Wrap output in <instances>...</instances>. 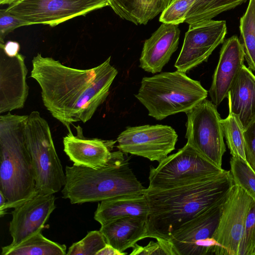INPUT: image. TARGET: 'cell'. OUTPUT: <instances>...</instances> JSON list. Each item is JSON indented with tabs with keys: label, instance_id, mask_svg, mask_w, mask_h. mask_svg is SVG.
<instances>
[{
	"label": "cell",
	"instance_id": "1",
	"mask_svg": "<svg viewBox=\"0 0 255 255\" xmlns=\"http://www.w3.org/2000/svg\"><path fill=\"white\" fill-rule=\"evenodd\" d=\"M30 76L39 84L44 105L71 131L75 122L89 121L107 99L118 74L111 56L92 68L79 69L38 53L32 60Z\"/></svg>",
	"mask_w": 255,
	"mask_h": 255
},
{
	"label": "cell",
	"instance_id": "2",
	"mask_svg": "<svg viewBox=\"0 0 255 255\" xmlns=\"http://www.w3.org/2000/svg\"><path fill=\"white\" fill-rule=\"evenodd\" d=\"M234 182L230 171L174 188H145L149 207L146 238L169 240L183 224L225 200Z\"/></svg>",
	"mask_w": 255,
	"mask_h": 255
},
{
	"label": "cell",
	"instance_id": "3",
	"mask_svg": "<svg viewBox=\"0 0 255 255\" xmlns=\"http://www.w3.org/2000/svg\"><path fill=\"white\" fill-rule=\"evenodd\" d=\"M124 154L119 150L113 151L108 162L98 169L66 166L62 197L74 204L144 193L145 188L134 175Z\"/></svg>",
	"mask_w": 255,
	"mask_h": 255
},
{
	"label": "cell",
	"instance_id": "4",
	"mask_svg": "<svg viewBox=\"0 0 255 255\" xmlns=\"http://www.w3.org/2000/svg\"><path fill=\"white\" fill-rule=\"evenodd\" d=\"M27 115L0 116V192L7 201L0 216L38 193L31 157L26 147L24 126Z\"/></svg>",
	"mask_w": 255,
	"mask_h": 255
},
{
	"label": "cell",
	"instance_id": "5",
	"mask_svg": "<svg viewBox=\"0 0 255 255\" xmlns=\"http://www.w3.org/2000/svg\"><path fill=\"white\" fill-rule=\"evenodd\" d=\"M208 96L200 82L177 70L144 77L135 98L157 120L181 112L186 113Z\"/></svg>",
	"mask_w": 255,
	"mask_h": 255
},
{
	"label": "cell",
	"instance_id": "6",
	"mask_svg": "<svg viewBox=\"0 0 255 255\" xmlns=\"http://www.w3.org/2000/svg\"><path fill=\"white\" fill-rule=\"evenodd\" d=\"M24 135L32 161L37 192L47 195L59 192L65 184V173L57 153L49 126L38 111L27 115Z\"/></svg>",
	"mask_w": 255,
	"mask_h": 255
},
{
	"label": "cell",
	"instance_id": "7",
	"mask_svg": "<svg viewBox=\"0 0 255 255\" xmlns=\"http://www.w3.org/2000/svg\"><path fill=\"white\" fill-rule=\"evenodd\" d=\"M224 170L187 143L157 167L150 166L148 188L164 189L191 184L216 175Z\"/></svg>",
	"mask_w": 255,
	"mask_h": 255
},
{
	"label": "cell",
	"instance_id": "8",
	"mask_svg": "<svg viewBox=\"0 0 255 255\" xmlns=\"http://www.w3.org/2000/svg\"><path fill=\"white\" fill-rule=\"evenodd\" d=\"M186 114L187 143L208 161L222 168L226 146L217 106L206 99Z\"/></svg>",
	"mask_w": 255,
	"mask_h": 255
},
{
	"label": "cell",
	"instance_id": "9",
	"mask_svg": "<svg viewBox=\"0 0 255 255\" xmlns=\"http://www.w3.org/2000/svg\"><path fill=\"white\" fill-rule=\"evenodd\" d=\"M107 6L108 0H21L9 5L6 10L29 25L54 27Z\"/></svg>",
	"mask_w": 255,
	"mask_h": 255
},
{
	"label": "cell",
	"instance_id": "10",
	"mask_svg": "<svg viewBox=\"0 0 255 255\" xmlns=\"http://www.w3.org/2000/svg\"><path fill=\"white\" fill-rule=\"evenodd\" d=\"M178 135L167 125H146L126 128L118 136L117 146L125 154L162 161L175 149Z\"/></svg>",
	"mask_w": 255,
	"mask_h": 255
},
{
	"label": "cell",
	"instance_id": "11",
	"mask_svg": "<svg viewBox=\"0 0 255 255\" xmlns=\"http://www.w3.org/2000/svg\"><path fill=\"white\" fill-rule=\"evenodd\" d=\"M225 201L203 212L174 232L169 240L177 255H217L219 245L213 236Z\"/></svg>",
	"mask_w": 255,
	"mask_h": 255
},
{
	"label": "cell",
	"instance_id": "12",
	"mask_svg": "<svg viewBox=\"0 0 255 255\" xmlns=\"http://www.w3.org/2000/svg\"><path fill=\"white\" fill-rule=\"evenodd\" d=\"M255 201L234 183L224 203L213 236L219 245L217 255H239L246 218Z\"/></svg>",
	"mask_w": 255,
	"mask_h": 255
},
{
	"label": "cell",
	"instance_id": "13",
	"mask_svg": "<svg viewBox=\"0 0 255 255\" xmlns=\"http://www.w3.org/2000/svg\"><path fill=\"white\" fill-rule=\"evenodd\" d=\"M226 33L224 20L211 19L189 24L175 67L187 73L206 61L215 49L224 42Z\"/></svg>",
	"mask_w": 255,
	"mask_h": 255
},
{
	"label": "cell",
	"instance_id": "14",
	"mask_svg": "<svg viewBox=\"0 0 255 255\" xmlns=\"http://www.w3.org/2000/svg\"><path fill=\"white\" fill-rule=\"evenodd\" d=\"M53 194L36 195L16 207L11 212L9 231L14 247L41 232L50 215L56 208Z\"/></svg>",
	"mask_w": 255,
	"mask_h": 255
},
{
	"label": "cell",
	"instance_id": "15",
	"mask_svg": "<svg viewBox=\"0 0 255 255\" xmlns=\"http://www.w3.org/2000/svg\"><path fill=\"white\" fill-rule=\"evenodd\" d=\"M24 56L9 57L0 47V113L23 108L28 95Z\"/></svg>",
	"mask_w": 255,
	"mask_h": 255
},
{
	"label": "cell",
	"instance_id": "16",
	"mask_svg": "<svg viewBox=\"0 0 255 255\" xmlns=\"http://www.w3.org/2000/svg\"><path fill=\"white\" fill-rule=\"evenodd\" d=\"M75 128L76 135L68 131L63 139L64 151L73 165L93 169L105 166L111 159L117 141L86 137L79 125Z\"/></svg>",
	"mask_w": 255,
	"mask_h": 255
},
{
	"label": "cell",
	"instance_id": "17",
	"mask_svg": "<svg viewBox=\"0 0 255 255\" xmlns=\"http://www.w3.org/2000/svg\"><path fill=\"white\" fill-rule=\"evenodd\" d=\"M245 52L241 42L233 36L223 43L209 90L211 101L217 107L227 97L229 89L244 64Z\"/></svg>",
	"mask_w": 255,
	"mask_h": 255
},
{
	"label": "cell",
	"instance_id": "18",
	"mask_svg": "<svg viewBox=\"0 0 255 255\" xmlns=\"http://www.w3.org/2000/svg\"><path fill=\"white\" fill-rule=\"evenodd\" d=\"M180 31L178 25L163 23L145 40L139 67L152 74L160 72L177 49Z\"/></svg>",
	"mask_w": 255,
	"mask_h": 255
},
{
	"label": "cell",
	"instance_id": "19",
	"mask_svg": "<svg viewBox=\"0 0 255 255\" xmlns=\"http://www.w3.org/2000/svg\"><path fill=\"white\" fill-rule=\"evenodd\" d=\"M229 111L236 114L245 129L255 120V75L243 65L228 93Z\"/></svg>",
	"mask_w": 255,
	"mask_h": 255
},
{
	"label": "cell",
	"instance_id": "20",
	"mask_svg": "<svg viewBox=\"0 0 255 255\" xmlns=\"http://www.w3.org/2000/svg\"><path fill=\"white\" fill-rule=\"evenodd\" d=\"M147 221V218L128 216L101 225L100 231L107 244L125 252L138 241L146 238Z\"/></svg>",
	"mask_w": 255,
	"mask_h": 255
},
{
	"label": "cell",
	"instance_id": "21",
	"mask_svg": "<svg viewBox=\"0 0 255 255\" xmlns=\"http://www.w3.org/2000/svg\"><path fill=\"white\" fill-rule=\"evenodd\" d=\"M149 207L144 193L124 196L101 201L94 213V219L101 225L114 220L135 216L148 219Z\"/></svg>",
	"mask_w": 255,
	"mask_h": 255
},
{
	"label": "cell",
	"instance_id": "22",
	"mask_svg": "<svg viewBox=\"0 0 255 255\" xmlns=\"http://www.w3.org/2000/svg\"><path fill=\"white\" fill-rule=\"evenodd\" d=\"M66 246L45 238L39 232L14 247H2L1 255H65Z\"/></svg>",
	"mask_w": 255,
	"mask_h": 255
},
{
	"label": "cell",
	"instance_id": "23",
	"mask_svg": "<svg viewBox=\"0 0 255 255\" xmlns=\"http://www.w3.org/2000/svg\"><path fill=\"white\" fill-rule=\"evenodd\" d=\"M247 0H195L185 22L191 24L212 19L220 13L235 8Z\"/></svg>",
	"mask_w": 255,
	"mask_h": 255
},
{
	"label": "cell",
	"instance_id": "24",
	"mask_svg": "<svg viewBox=\"0 0 255 255\" xmlns=\"http://www.w3.org/2000/svg\"><path fill=\"white\" fill-rule=\"evenodd\" d=\"M224 136L232 157L247 163L245 153V129L239 117L229 111L228 116L221 119Z\"/></svg>",
	"mask_w": 255,
	"mask_h": 255
},
{
	"label": "cell",
	"instance_id": "25",
	"mask_svg": "<svg viewBox=\"0 0 255 255\" xmlns=\"http://www.w3.org/2000/svg\"><path fill=\"white\" fill-rule=\"evenodd\" d=\"M240 29L245 58L249 68L255 71V0H249L240 19Z\"/></svg>",
	"mask_w": 255,
	"mask_h": 255
},
{
	"label": "cell",
	"instance_id": "26",
	"mask_svg": "<svg viewBox=\"0 0 255 255\" xmlns=\"http://www.w3.org/2000/svg\"><path fill=\"white\" fill-rule=\"evenodd\" d=\"M231 173L234 183L243 189L255 200V173L243 160L232 157Z\"/></svg>",
	"mask_w": 255,
	"mask_h": 255
},
{
	"label": "cell",
	"instance_id": "27",
	"mask_svg": "<svg viewBox=\"0 0 255 255\" xmlns=\"http://www.w3.org/2000/svg\"><path fill=\"white\" fill-rule=\"evenodd\" d=\"M107 242L99 231H92L79 242L73 243L68 249L67 255H96Z\"/></svg>",
	"mask_w": 255,
	"mask_h": 255
},
{
	"label": "cell",
	"instance_id": "28",
	"mask_svg": "<svg viewBox=\"0 0 255 255\" xmlns=\"http://www.w3.org/2000/svg\"><path fill=\"white\" fill-rule=\"evenodd\" d=\"M195 0H174L162 11L159 21L163 23L178 25L186 16Z\"/></svg>",
	"mask_w": 255,
	"mask_h": 255
},
{
	"label": "cell",
	"instance_id": "29",
	"mask_svg": "<svg viewBox=\"0 0 255 255\" xmlns=\"http://www.w3.org/2000/svg\"><path fill=\"white\" fill-rule=\"evenodd\" d=\"M114 12L121 18L137 25L141 19L140 0H108Z\"/></svg>",
	"mask_w": 255,
	"mask_h": 255
},
{
	"label": "cell",
	"instance_id": "30",
	"mask_svg": "<svg viewBox=\"0 0 255 255\" xmlns=\"http://www.w3.org/2000/svg\"><path fill=\"white\" fill-rule=\"evenodd\" d=\"M255 250V201L252 205L245 222L239 255H254Z\"/></svg>",
	"mask_w": 255,
	"mask_h": 255
},
{
	"label": "cell",
	"instance_id": "31",
	"mask_svg": "<svg viewBox=\"0 0 255 255\" xmlns=\"http://www.w3.org/2000/svg\"><path fill=\"white\" fill-rule=\"evenodd\" d=\"M155 239L156 242L150 241L144 247L136 244L129 254L131 255H177L172 243L169 240L160 238Z\"/></svg>",
	"mask_w": 255,
	"mask_h": 255
},
{
	"label": "cell",
	"instance_id": "32",
	"mask_svg": "<svg viewBox=\"0 0 255 255\" xmlns=\"http://www.w3.org/2000/svg\"><path fill=\"white\" fill-rule=\"evenodd\" d=\"M29 25L28 22L7 11L5 9L0 10V44H4L5 37L15 29Z\"/></svg>",
	"mask_w": 255,
	"mask_h": 255
},
{
	"label": "cell",
	"instance_id": "33",
	"mask_svg": "<svg viewBox=\"0 0 255 255\" xmlns=\"http://www.w3.org/2000/svg\"><path fill=\"white\" fill-rule=\"evenodd\" d=\"M141 19L140 24H146L149 20L168 6L170 0H140Z\"/></svg>",
	"mask_w": 255,
	"mask_h": 255
},
{
	"label": "cell",
	"instance_id": "34",
	"mask_svg": "<svg viewBox=\"0 0 255 255\" xmlns=\"http://www.w3.org/2000/svg\"><path fill=\"white\" fill-rule=\"evenodd\" d=\"M246 161L255 173V120L244 130Z\"/></svg>",
	"mask_w": 255,
	"mask_h": 255
},
{
	"label": "cell",
	"instance_id": "35",
	"mask_svg": "<svg viewBox=\"0 0 255 255\" xmlns=\"http://www.w3.org/2000/svg\"><path fill=\"white\" fill-rule=\"evenodd\" d=\"M0 47L3 49L5 54L9 57L16 56L20 50L19 43L14 41H8L4 44H0Z\"/></svg>",
	"mask_w": 255,
	"mask_h": 255
},
{
	"label": "cell",
	"instance_id": "36",
	"mask_svg": "<svg viewBox=\"0 0 255 255\" xmlns=\"http://www.w3.org/2000/svg\"><path fill=\"white\" fill-rule=\"evenodd\" d=\"M128 253L121 252L107 243L106 246L99 251L96 255H126Z\"/></svg>",
	"mask_w": 255,
	"mask_h": 255
},
{
	"label": "cell",
	"instance_id": "37",
	"mask_svg": "<svg viewBox=\"0 0 255 255\" xmlns=\"http://www.w3.org/2000/svg\"><path fill=\"white\" fill-rule=\"evenodd\" d=\"M21 0H0V4L1 5L8 4L10 5L12 3L16 2Z\"/></svg>",
	"mask_w": 255,
	"mask_h": 255
},
{
	"label": "cell",
	"instance_id": "38",
	"mask_svg": "<svg viewBox=\"0 0 255 255\" xmlns=\"http://www.w3.org/2000/svg\"><path fill=\"white\" fill-rule=\"evenodd\" d=\"M254 255H255V252H254Z\"/></svg>",
	"mask_w": 255,
	"mask_h": 255
},
{
	"label": "cell",
	"instance_id": "39",
	"mask_svg": "<svg viewBox=\"0 0 255 255\" xmlns=\"http://www.w3.org/2000/svg\"><path fill=\"white\" fill-rule=\"evenodd\" d=\"M172 0H170V2L172 1Z\"/></svg>",
	"mask_w": 255,
	"mask_h": 255
},
{
	"label": "cell",
	"instance_id": "40",
	"mask_svg": "<svg viewBox=\"0 0 255 255\" xmlns=\"http://www.w3.org/2000/svg\"></svg>",
	"mask_w": 255,
	"mask_h": 255
}]
</instances>
